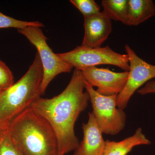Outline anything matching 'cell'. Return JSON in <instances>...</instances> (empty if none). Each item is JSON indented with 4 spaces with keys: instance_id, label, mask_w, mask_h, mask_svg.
Wrapping results in <instances>:
<instances>
[{
    "instance_id": "obj_1",
    "label": "cell",
    "mask_w": 155,
    "mask_h": 155,
    "mask_svg": "<svg viewBox=\"0 0 155 155\" xmlns=\"http://www.w3.org/2000/svg\"><path fill=\"white\" fill-rule=\"evenodd\" d=\"M85 82L81 71L75 69L68 85L60 94L50 99L41 97L31 106L52 127L60 155L75 150L79 145L74 127L90 101L88 93L84 91Z\"/></svg>"
},
{
    "instance_id": "obj_2",
    "label": "cell",
    "mask_w": 155,
    "mask_h": 155,
    "mask_svg": "<svg viewBox=\"0 0 155 155\" xmlns=\"http://www.w3.org/2000/svg\"><path fill=\"white\" fill-rule=\"evenodd\" d=\"M7 131L21 155H60L52 127L30 107L8 124Z\"/></svg>"
},
{
    "instance_id": "obj_3",
    "label": "cell",
    "mask_w": 155,
    "mask_h": 155,
    "mask_svg": "<svg viewBox=\"0 0 155 155\" xmlns=\"http://www.w3.org/2000/svg\"><path fill=\"white\" fill-rule=\"evenodd\" d=\"M43 71L38 53L28 71L16 83L0 92V124L10 122L42 95Z\"/></svg>"
},
{
    "instance_id": "obj_4",
    "label": "cell",
    "mask_w": 155,
    "mask_h": 155,
    "mask_svg": "<svg viewBox=\"0 0 155 155\" xmlns=\"http://www.w3.org/2000/svg\"><path fill=\"white\" fill-rule=\"evenodd\" d=\"M57 54L63 61L79 71L101 65L116 66L126 72H128L130 69L127 54L116 53L108 46L89 48L81 45L70 51Z\"/></svg>"
},
{
    "instance_id": "obj_5",
    "label": "cell",
    "mask_w": 155,
    "mask_h": 155,
    "mask_svg": "<svg viewBox=\"0 0 155 155\" xmlns=\"http://www.w3.org/2000/svg\"><path fill=\"white\" fill-rule=\"evenodd\" d=\"M85 89L89 96L93 114L102 133L118 134L125 127L126 116L116 105L117 95H102L85 81Z\"/></svg>"
},
{
    "instance_id": "obj_6",
    "label": "cell",
    "mask_w": 155,
    "mask_h": 155,
    "mask_svg": "<svg viewBox=\"0 0 155 155\" xmlns=\"http://www.w3.org/2000/svg\"><path fill=\"white\" fill-rule=\"evenodd\" d=\"M17 31L28 39L37 50L43 71L41 89L42 94H44L49 84L57 75L71 72L73 67L54 53L48 45V38L41 28L28 26Z\"/></svg>"
},
{
    "instance_id": "obj_7",
    "label": "cell",
    "mask_w": 155,
    "mask_h": 155,
    "mask_svg": "<svg viewBox=\"0 0 155 155\" xmlns=\"http://www.w3.org/2000/svg\"><path fill=\"white\" fill-rule=\"evenodd\" d=\"M129 60L127 82L123 90L117 95L116 105L122 110L127 107L130 98L148 81L155 78V66L147 63L137 55L128 45L125 46Z\"/></svg>"
},
{
    "instance_id": "obj_8",
    "label": "cell",
    "mask_w": 155,
    "mask_h": 155,
    "mask_svg": "<svg viewBox=\"0 0 155 155\" xmlns=\"http://www.w3.org/2000/svg\"><path fill=\"white\" fill-rule=\"evenodd\" d=\"M81 71L90 86L97 87L99 94L106 96L119 94L125 87L128 76V72H115L108 68L96 67Z\"/></svg>"
},
{
    "instance_id": "obj_9",
    "label": "cell",
    "mask_w": 155,
    "mask_h": 155,
    "mask_svg": "<svg viewBox=\"0 0 155 155\" xmlns=\"http://www.w3.org/2000/svg\"><path fill=\"white\" fill-rule=\"evenodd\" d=\"M84 26V34L81 46L89 48H101L112 30L111 19L103 12L85 18Z\"/></svg>"
},
{
    "instance_id": "obj_10",
    "label": "cell",
    "mask_w": 155,
    "mask_h": 155,
    "mask_svg": "<svg viewBox=\"0 0 155 155\" xmlns=\"http://www.w3.org/2000/svg\"><path fill=\"white\" fill-rule=\"evenodd\" d=\"M83 137L74 155H103L105 146L102 133L92 112L88 113V121L82 123Z\"/></svg>"
},
{
    "instance_id": "obj_11",
    "label": "cell",
    "mask_w": 155,
    "mask_h": 155,
    "mask_svg": "<svg viewBox=\"0 0 155 155\" xmlns=\"http://www.w3.org/2000/svg\"><path fill=\"white\" fill-rule=\"evenodd\" d=\"M150 143L151 142L143 132L142 128L139 127L133 135L121 141L105 140L103 155H126L137 146Z\"/></svg>"
},
{
    "instance_id": "obj_12",
    "label": "cell",
    "mask_w": 155,
    "mask_h": 155,
    "mask_svg": "<svg viewBox=\"0 0 155 155\" xmlns=\"http://www.w3.org/2000/svg\"><path fill=\"white\" fill-rule=\"evenodd\" d=\"M155 15V5L151 0H128L127 25L136 26Z\"/></svg>"
},
{
    "instance_id": "obj_13",
    "label": "cell",
    "mask_w": 155,
    "mask_h": 155,
    "mask_svg": "<svg viewBox=\"0 0 155 155\" xmlns=\"http://www.w3.org/2000/svg\"><path fill=\"white\" fill-rule=\"evenodd\" d=\"M102 12L111 19L127 25L128 0H103Z\"/></svg>"
},
{
    "instance_id": "obj_14",
    "label": "cell",
    "mask_w": 155,
    "mask_h": 155,
    "mask_svg": "<svg viewBox=\"0 0 155 155\" xmlns=\"http://www.w3.org/2000/svg\"><path fill=\"white\" fill-rule=\"evenodd\" d=\"M28 26H35L41 28L45 26L43 23L38 21L28 22L18 20L7 16L0 12V29L13 28H17L18 30L23 29Z\"/></svg>"
},
{
    "instance_id": "obj_15",
    "label": "cell",
    "mask_w": 155,
    "mask_h": 155,
    "mask_svg": "<svg viewBox=\"0 0 155 155\" xmlns=\"http://www.w3.org/2000/svg\"><path fill=\"white\" fill-rule=\"evenodd\" d=\"M70 2L77 8L84 19L99 14V5L94 0H70Z\"/></svg>"
},
{
    "instance_id": "obj_16",
    "label": "cell",
    "mask_w": 155,
    "mask_h": 155,
    "mask_svg": "<svg viewBox=\"0 0 155 155\" xmlns=\"http://www.w3.org/2000/svg\"><path fill=\"white\" fill-rule=\"evenodd\" d=\"M14 83L13 72L4 62L0 60V92L8 88Z\"/></svg>"
},
{
    "instance_id": "obj_17",
    "label": "cell",
    "mask_w": 155,
    "mask_h": 155,
    "mask_svg": "<svg viewBox=\"0 0 155 155\" xmlns=\"http://www.w3.org/2000/svg\"><path fill=\"white\" fill-rule=\"evenodd\" d=\"M0 155H21L11 140L7 129L0 138Z\"/></svg>"
},
{
    "instance_id": "obj_18",
    "label": "cell",
    "mask_w": 155,
    "mask_h": 155,
    "mask_svg": "<svg viewBox=\"0 0 155 155\" xmlns=\"http://www.w3.org/2000/svg\"><path fill=\"white\" fill-rule=\"evenodd\" d=\"M137 91L141 95L155 93V81H148L144 86L140 88Z\"/></svg>"
},
{
    "instance_id": "obj_19",
    "label": "cell",
    "mask_w": 155,
    "mask_h": 155,
    "mask_svg": "<svg viewBox=\"0 0 155 155\" xmlns=\"http://www.w3.org/2000/svg\"><path fill=\"white\" fill-rule=\"evenodd\" d=\"M7 127H8V125L0 124V138L4 132L7 130Z\"/></svg>"
}]
</instances>
